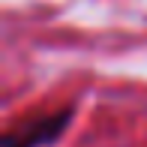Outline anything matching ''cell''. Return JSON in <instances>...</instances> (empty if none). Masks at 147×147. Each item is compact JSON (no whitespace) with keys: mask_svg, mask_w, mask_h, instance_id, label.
Wrapping results in <instances>:
<instances>
[{"mask_svg":"<svg viewBox=\"0 0 147 147\" xmlns=\"http://www.w3.org/2000/svg\"><path fill=\"white\" fill-rule=\"evenodd\" d=\"M69 120H72V108H60V111L27 117L21 123H15L12 129H6L0 147H45V144L57 141L63 135Z\"/></svg>","mask_w":147,"mask_h":147,"instance_id":"obj_1","label":"cell"}]
</instances>
